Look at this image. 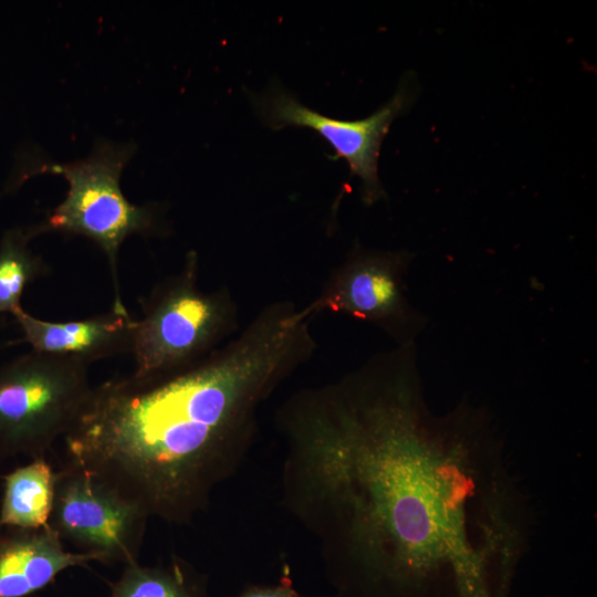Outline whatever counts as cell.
I'll list each match as a JSON object with an SVG mask.
<instances>
[{
    "label": "cell",
    "mask_w": 597,
    "mask_h": 597,
    "mask_svg": "<svg viewBox=\"0 0 597 597\" xmlns=\"http://www.w3.org/2000/svg\"><path fill=\"white\" fill-rule=\"evenodd\" d=\"M413 256L407 250H375L355 243L316 296L298 307L300 316L312 321L324 312L345 314L379 327L397 346L413 344L428 322L405 294Z\"/></svg>",
    "instance_id": "obj_6"
},
{
    "label": "cell",
    "mask_w": 597,
    "mask_h": 597,
    "mask_svg": "<svg viewBox=\"0 0 597 597\" xmlns=\"http://www.w3.org/2000/svg\"><path fill=\"white\" fill-rule=\"evenodd\" d=\"M235 597H308L297 591L286 573L275 584L249 585Z\"/></svg>",
    "instance_id": "obj_14"
},
{
    "label": "cell",
    "mask_w": 597,
    "mask_h": 597,
    "mask_svg": "<svg viewBox=\"0 0 597 597\" xmlns=\"http://www.w3.org/2000/svg\"><path fill=\"white\" fill-rule=\"evenodd\" d=\"M108 597H209L207 577L189 562L171 556L167 562L124 566L109 585Z\"/></svg>",
    "instance_id": "obj_12"
},
{
    "label": "cell",
    "mask_w": 597,
    "mask_h": 597,
    "mask_svg": "<svg viewBox=\"0 0 597 597\" xmlns=\"http://www.w3.org/2000/svg\"><path fill=\"white\" fill-rule=\"evenodd\" d=\"M137 150L133 142L117 143L105 138L95 142L92 153L82 159L56 163L33 158L11 176L6 191L17 190L38 174H56L69 184L65 198L41 222L25 227L33 239L46 232L82 235L95 242L105 253L114 290L112 310L127 313L118 279V252L130 235H165L168 231L164 203H132L121 188L123 169Z\"/></svg>",
    "instance_id": "obj_3"
},
{
    "label": "cell",
    "mask_w": 597,
    "mask_h": 597,
    "mask_svg": "<svg viewBox=\"0 0 597 597\" xmlns=\"http://www.w3.org/2000/svg\"><path fill=\"white\" fill-rule=\"evenodd\" d=\"M260 122L273 130L285 127L316 132L334 149V159L343 158L360 180L362 200L371 206L386 198L378 177V159L383 140L395 118L404 114L415 100V84L406 76L394 96L366 118H333L304 105L295 94L277 82L260 93H248Z\"/></svg>",
    "instance_id": "obj_7"
},
{
    "label": "cell",
    "mask_w": 597,
    "mask_h": 597,
    "mask_svg": "<svg viewBox=\"0 0 597 597\" xmlns=\"http://www.w3.org/2000/svg\"><path fill=\"white\" fill-rule=\"evenodd\" d=\"M88 367L34 350L0 364V457H45L64 438L92 390Z\"/></svg>",
    "instance_id": "obj_5"
},
{
    "label": "cell",
    "mask_w": 597,
    "mask_h": 597,
    "mask_svg": "<svg viewBox=\"0 0 597 597\" xmlns=\"http://www.w3.org/2000/svg\"><path fill=\"white\" fill-rule=\"evenodd\" d=\"M31 240L25 227L9 228L0 238V314L23 310L25 287L49 274L48 263L31 250Z\"/></svg>",
    "instance_id": "obj_13"
},
{
    "label": "cell",
    "mask_w": 597,
    "mask_h": 597,
    "mask_svg": "<svg viewBox=\"0 0 597 597\" xmlns=\"http://www.w3.org/2000/svg\"><path fill=\"white\" fill-rule=\"evenodd\" d=\"M416 345L276 409L281 502L350 597H502L535 513L482 408L426 402Z\"/></svg>",
    "instance_id": "obj_1"
},
{
    "label": "cell",
    "mask_w": 597,
    "mask_h": 597,
    "mask_svg": "<svg viewBox=\"0 0 597 597\" xmlns=\"http://www.w3.org/2000/svg\"><path fill=\"white\" fill-rule=\"evenodd\" d=\"M149 517L76 464L56 471L49 524L60 538L103 564L138 562Z\"/></svg>",
    "instance_id": "obj_8"
},
{
    "label": "cell",
    "mask_w": 597,
    "mask_h": 597,
    "mask_svg": "<svg viewBox=\"0 0 597 597\" xmlns=\"http://www.w3.org/2000/svg\"><path fill=\"white\" fill-rule=\"evenodd\" d=\"M0 528H38L49 524L56 471L45 457L31 459L2 475Z\"/></svg>",
    "instance_id": "obj_11"
},
{
    "label": "cell",
    "mask_w": 597,
    "mask_h": 597,
    "mask_svg": "<svg viewBox=\"0 0 597 597\" xmlns=\"http://www.w3.org/2000/svg\"><path fill=\"white\" fill-rule=\"evenodd\" d=\"M317 350L290 300L262 306L222 346L176 374L93 386L64 436L67 461L148 517L184 525L245 460L262 405Z\"/></svg>",
    "instance_id": "obj_2"
},
{
    "label": "cell",
    "mask_w": 597,
    "mask_h": 597,
    "mask_svg": "<svg viewBox=\"0 0 597 597\" xmlns=\"http://www.w3.org/2000/svg\"><path fill=\"white\" fill-rule=\"evenodd\" d=\"M133 347V376L153 379L200 362L240 331L239 306L228 286L205 291L199 259L186 254L182 268L160 281L140 302Z\"/></svg>",
    "instance_id": "obj_4"
},
{
    "label": "cell",
    "mask_w": 597,
    "mask_h": 597,
    "mask_svg": "<svg viewBox=\"0 0 597 597\" xmlns=\"http://www.w3.org/2000/svg\"><path fill=\"white\" fill-rule=\"evenodd\" d=\"M94 558L69 551L53 527L0 528V597H30Z\"/></svg>",
    "instance_id": "obj_10"
},
{
    "label": "cell",
    "mask_w": 597,
    "mask_h": 597,
    "mask_svg": "<svg viewBox=\"0 0 597 597\" xmlns=\"http://www.w3.org/2000/svg\"><path fill=\"white\" fill-rule=\"evenodd\" d=\"M31 350L91 363L132 352L136 326L129 313L111 310L84 320L45 321L24 310L13 315Z\"/></svg>",
    "instance_id": "obj_9"
}]
</instances>
